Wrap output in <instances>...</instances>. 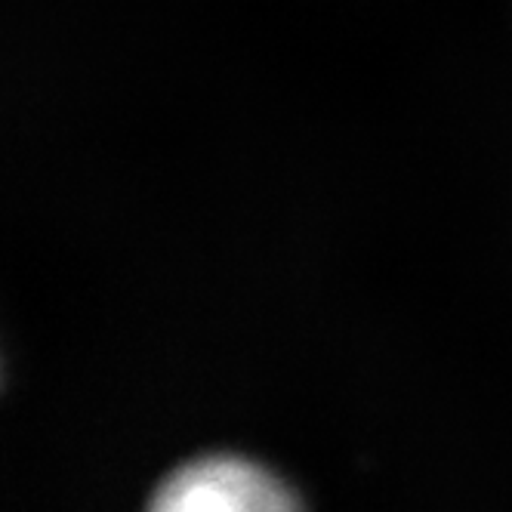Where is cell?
Returning a JSON list of instances; mask_svg holds the SVG:
<instances>
[{
	"label": "cell",
	"mask_w": 512,
	"mask_h": 512,
	"mask_svg": "<svg viewBox=\"0 0 512 512\" xmlns=\"http://www.w3.org/2000/svg\"><path fill=\"white\" fill-rule=\"evenodd\" d=\"M158 512H278L297 497L272 472L238 457H204L179 466L149 500Z\"/></svg>",
	"instance_id": "cell-1"
}]
</instances>
